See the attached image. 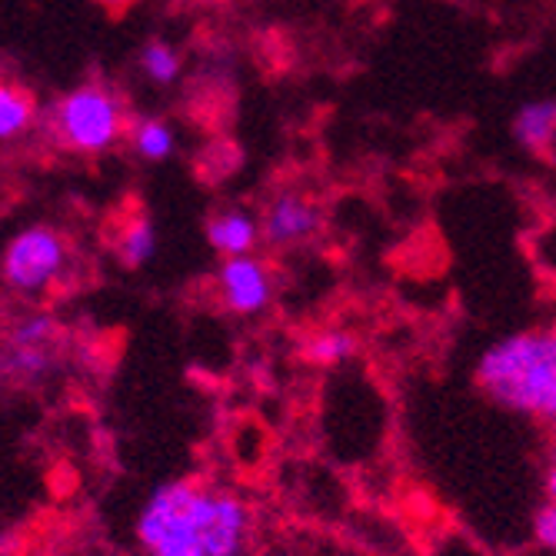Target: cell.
I'll use <instances>...</instances> for the list:
<instances>
[{"label": "cell", "instance_id": "obj_1", "mask_svg": "<svg viewBox=\"0 0 556 556\" xmlns=\"http://www.w3.org/2000/svg\"><path fill=\"white\" fill-rule=\"evenodd\" d=\"M254 530V510L237 490L204 480H170L140 503L134 549L137 556H247Z\"/></svg>", "mask_w": 556, "mask_h": 556}, {"label": "cell", "instance_id": "obj_2", "mask_svg": "<svg viewBox=\"0 0 556 556\" xmlns=\"http://www.w3.org/2000/svg\"><path fill=\"white\" fill-rule=\"evenodd\" d=\"M473 380L500 410L556 427V327H533L480 353Z\"/></svg>", "mask_w": 556, "mask_h": 556}, {"label": "cell", "instance_id": "obj_3", "mask_svg": "<svg viewBox=\"0 0 556 556\" xmlns=\"http://www.w3.org/2000/svg\"><path fill=\"white\" fill-rule=\"evenodd\" d=\"M130 124L124 97L104 80H87L67 90L50 111V137L80 157H100L114 150L130 134Z\"/></svg>", "mask_w": 556, "mask_h": 556}, {"label": "cell", "instance_id": "obj_4", "mask_svg": "<svg viewBox=\"0 0 556 556\" xmlns=\"http://www.w3.org/2000/svg\"><path fill=\"white\" fill-rule=\"evenodd\" d=\"M71 261V240L58 227H21L4 247V287L24 303H37L67 280Z\"/></svg>", "mask_w": 556, "mask_h": 556}, {"label": "cell", "instance_id": "obj_5", "mask_svg": "<svg viewBox=\"0 0 556 556\" xmlns=\"http://www.w3.org/2000/svg\"><path fill=\"white\" fill-rule=\"evenodd\" d=\"M64 357V333L54 314L40 307L21 311L4 340V374L21 390H40L58 374Z\"/></svg>", "mask_w": 556, "mask_h": 556}, {"label": "cell", "instance_id": "obj_6", "mask_svg": "<svg viewBox=\"0 0 556 556\" xmlns=\"http://www.w3.org/2000/svg\"><path fill=\"white\" fill-rule=\"evenodd\" d=\"M277 283L274 270L264 257L243 254V257H224L214 277V296L233 317H261L274 303Z\"/></svg>", "mask_w": 556, "mask_h": 556}, {"label": "cell", "instance_id": "obj_7", "mask_svg": "<svg viewBox=\"0 0 556 556\" xmlns=\"http://www.w3.org/2000/svg\"><path fill=\"white\" fill-rule=\"evenodd\" d=\"M264 243L270 250H303L324 230V207L296 187L277 190L261 211Z\"/></svg>", "mask_w": 556, "mask_h": 556}, {"label": "cell", "instance_id": "obj_8", "mask_svg": "<svg viewBox=\"0 0 556 556\" xmlns=\"http://www.w3.org/2000/svg\"><path fill=\"white\" fill-rule=\"evenodd\" d=\"M207 243L224 257H243V254H257V247L264 243V227L261 214L247 211V207H220L217 214L207 217L204 224Z\"/></svg>", "mask_w": 556, "mask_h": 556}, {"label": "cell", "instance_id": "obj_9", "mask_svg": "<svg viewBox=\"0 0 556 556\" xmlns=\"http://www.w3.org/2000/svg\"><path fill=\"white\" fill-rule=\"evenodd\" d=\"M514 140L540 157H556V100H530L514 117Z\"/></svg>", "mask_w": 556, "mask_h": 556}, {"label": "cell", "instance_id": "obj_10", "mask_svg": "<svg viewBox=\"0 0 556 556\" xmlns=\"http://www.w3.org/2000/svg\"><path fill=\"white\" fill-rule=\"evenodd\" d=\"M114 254L121 261V267L127 270H140L150 261L157 257V227L147 214H130L121 220L117 233H114Z\"/></svg>", "mask_w": 556, "mask_h": 556}, {"label": "cell", "instance_id": "obj_11", "mask_svg": "<svg viewBox=\"0 0 556 556\" xmlns=\"http://www.w3.org/2000/svg\"><path fill=\"white\" fill-rule=\"evenodd\" d=\"M127 140H130L134 154L147 164H161V161L174 157V150H177V130L164 117H137L130 124Z\"/></svg>", "mask_w": 556, "mask_h": 556}, {"label": "cell", "instance_id": "obj_12", "mask_svg": "<svg viewBox=\"0 0 556 556\" xmlns=\"http://www.w3.org/2000/svg\"><path fill=\"white\" fill-rule=\"evenodd\" d=\"M34 124H37V100L30 97V90L8 80L0 87V140L11 143L17 137H27Z\"/></svg>", "mask_w": 556, "mask_h": 556}, {"label": "cell", "instance_id": "obj_13", "mask_svg": "<svg viewBox=\"0 0 556 556\" xmlns=\"http://www.w3.org/2000/svg\"><path fill=\"white\" fill-rule=\"evenodd\" d=\"M137 64H140V74L157 87H170L184 74V54L167 40H147L140 47Z\"/></svg>", "mask_w": 556, "mask_h": 556}, {"label": "cell", "instance_id": "obj_14", "mask_svg": "<svg viewBox=\"0 0 556 556\" xmlns=\"http://www.w3.org/2000/svg\"><path fill=\"white\" fill-rule=\"evenodd\" d=\"M303 353H307V361H314L317 367H340L357 353V337L343 327H324L307 340V350Z\"/></svg>", "mask_w": 556, "mask_h": 556}, {"label": "cell", "instance_id": "obj_15", "mask_svg": "<svg viewBox=\"0 0 556 556\" xmlns=\"http://www.w3.org/2000/svg\"><path fill=\"white\" fill-rule=\"evenodd\" d=\"M533 536H536V543H540L549 556H556V510H553V507H543V510L536 514V520H533Z\"/></svg>", "mask_w": 556, "mask_h": 556}, {"label": "cell", "instance_id": "obj_16", "mask_svg": "<svg viewBox=\"0 0 556 556\" xmlns=\"http://www.w3.org/2000/svg\"><path fill=\"white\" fill-rule=\"evenodd\" d=\"M543 493H546V507L556 510V457L546 467V480H543Z\"/></svg>", "mask_w": 556, "mask_h": 556}, {"label": "cell", "instance_id": "obj_17", "mask_svg": "<svg viewBox=\"0 0 556 556\" xmlns=\"http://www.w3.org/2000/svg\"><path fill=\"white\" fill-rule=\"evenodd\" d=\"M97 4H100V8H104V11L124 14V11H130V8L137 4V0H97Z\"/></svg>", "mask_w": 556, "mask_h": 556}]
</instances>
